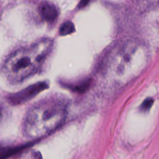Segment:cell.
Listing matches in <instances>:
<instances>
[{
  "label": "cell",
  "mask_w": 159,
  "mask_h": 159,
  "mask_svg": "<svg viewBox=\"0 0 159 159\" xmlns=\"http://www.w3.org/2000/svg\"><path fill=\"white\" fill-rule=\"evenodd\" d=\"M140 49L139 45L132 41L116 45L104 61V79L115 86H123L129 82L136 73V60Z\"/></svg>",
  "instance_id": "cell-3"
},
{
  "label": "cell",
  "mask_w": 159,
  "mask_h": 159,
  "mask_svg": "<svg viewBox=\"0 0 159 159\" xmlns=\"http://www.w3.org/2000/svg\"><path fill=\"white\" fill-rule=\"evenodd\" d=\"M20 159H42V157L39 152L35 151H30L22 155Z\"/></svg>",
  "instance_id": "cell-7"
},
{
  "label": "cell",
  "mask_w": 159,
  "mask_h": 159,
  "mask_svg": "<svg viewBox=\"0 0 159 159\" xmlns=\"http://www.w3.org/2000/svg\"><path fill=\"white\" fill-rule=\"evenodd\" d=\"M154 103V100L152 98H148L145 100L143 102V103L141 106V110L142 112H147L152 107Z\"/></svg>",
  "instance_id": "cell-8"
},
{
  "label": "cell",
  "mask_w": 159,
  "mask_h": 159,
  "mask_svg": "<svg viewBox=\"0 0 159 159\" xmlns=\"http://www.w3.org/2000/svg\"><path fill=\"white\" fill-rule=\"evenodd\" d=\"M48 88V84L45 82H37L26 87L24 89L12 94L9 96V99L13 104H21L30 100L34 96L38 95L43 90Z\"/></svg>",
  "instance_id": "cell-4"
},
{
  "label": "cell",
  "mask_w": 159,
  "mask_h": 159,
  "mask_svg": "<svg viewBox=\"0 0 159 159\" xmlns=\"http://www.w3.org/2000/svg\"><path fill=\"white\" fill-rule=\"evenodd\" d=\"M75 31V26L71 22L67 21L64 23L60 27V34L62 36L68 35Z\"/></svg>",
  "instance_id": "cell-6"
},
{
  "label": "cell",
  "mask_w": 159,
  "mask_h": 159,
  "mask_svg": "<svg viewBox=\"0 0 159 159\" xmlns=\"http://www.w3.org/2000/svg\"><path fill=\"white\" fill-rule=\"evenodd\" d=\"M66 116V101L57 96L48 97L28 110L23 122V134L29 139H40L55 131Z\"/></svg>",
  "instance_id": "cell-1"
},
{
  "label": "cell",
  "mask_w": 159,
  "mask_h": 159,
  "mask_svg": "<svg viewBox=\"0 0 159 159\" xmlns=\"http://www.w3.org/2000/svg\"><path fill=\"white\" fill-rule=\"evenodd\" d=\"M52 45L50 39L44 38L12 53L3 65L8 80L17 83L35 74L51 52Z\"/></svg>",
  "instance_id": "cell-2"
},
{
  "label": "cell",
  "mask_w": 159,
  "mask_h": 159,
  "mask_svg": "<svg viewBox=\"0 0 159 159\" xmlns=\"http://www.w3.org/2000/svg\"><path fill=\"white\" fill-rule=\"evenodd\" d=\"M39 12L42 18L48 22H54L58 16V9L54 3L44 1L39 6Z\"/></svg>",
  "instance_id": "cell-5"
}]
</instances>
